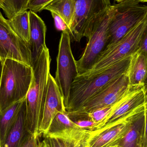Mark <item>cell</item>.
I'll list each match as a JSON object with an SVG mask.
<instances>
[{"instance_id": "34", "label": "cell", "mask_w": 147, "mask_h": 147, "mask_svg": "<svg viewBox=\"0 0 147 147\" xmlns=\"http://www.w3.org/2000/svg\"><path fill=\"white\" fill-rule=\"evenodd\" d=\"M40 147H45L41 142H40Z\"/></svg>"}, {"instance_id": "13", "label": "cell", "mask_w": 147, "mask_h": 147, "mask_svg": "<svg viewBox=\"0 0 147 147\" xmlns=\"http://www.w3.org/2000/svg\"><path fill=\"white\" fill-rule=\"evenodd\" d=\"M65 111L63 97L54 78L50 73L42 104L39 137L47 132L51 121L58 113Z\"/></svg>"}, {"instance_id": "22", "label": "cell", "mask_w": 147, "mask_h": 147, "mask_svg": "<svg viewBox=\"0 0 147 147\" xmlns=\"http://www.w3.org/2000/svg\"><path fill=\"white\" fill-rule=\"evenodd\" d=\"M2 9L5 15L10 20L18 14L28 10L29 0H3Z\"/></svg>"}, {"instance_id": "16", "label": "cell", "mask_w": 147, "mask_h": 147, "mask_svg": "<svg viewBox=\"0 0 147 147\" xmlns=\"http://www.w3.org/2000/svg\"><path fill=\"white\" fill-rule=\"evenodd\" d=\"M28 12L29 44L33 65L39 58L43 49L47 47L45 43L47 28L45 22L36 13L31 10Z\"/></svg>"}, {"instance_id": "33", "label": "cell", "mask_w": 147, "mask_h": 147, "mask_svg": "<svg viewBox=\"0 0 147 147\" xmlns=\"http://www.w3.org/2000/svg\"><path fill=\"white\" fill-rule=\"evenodd\" d=\"M115 1H116L118 3H121V2L122 1V0H114Z\"/></svg>"}, {"instance_id": "12", "label": "cell", "mask_w": 147, "mask_h": 147, "mask_svg": "<svg viewBox=\"0 0 147 147\" xmlns=\"http://www.w3.org/2000/svg\"><path fill=\"white\" fill-rule=\"evenodd\" d=\"M146 104H147L146 86L138 87L129 86L124 96L113 105L110 113L92 130L104 127Z\"/></svg>"}, {"instance_id": "25", "label": "cell", "mask_w": 147, "mask_h": 147, "mask_svg": "<svg viewBox=\"0 0 147 147\" xmlns=\"http://www.w3.org/2000/svg\"><path fill=\"white\" fill-rule=\"evenodd\" d=\"M53 1L54 0H29L28 9L35 13L41 12Z\"/></svg>"}, {"instance_id": "29", "label": "cell", "mask_w": 147, "mask_h": 147, "mask_svg": "<svg viewBox=\"0 0 147 147\" xmlns=\"http://www.w3.org/2000/svg\"><path fill=\"white\" fill-rule=\"evenodd\" d=\"M130 2L135 3H146L147 2V0H122L121 2Z\"/></svg>"}, {"instance_id": "6", "label": "cell", "mask_w": 147, "mask_h": 147, "mask_svg": "<svg viewBox=\"0 0 147 147\" xmlns=\"http://www.w3.org/2000/svg\"><path fill=\"white\" fill-rule=\"evenodd\" d=\"M115 11L108 26V45L119 41L135 26L147 18V7L138 3L114 4Z\"/></svg>"}, {"instance_id": "21", "label": "cell", "mask_w": 147, "mask_h": 147, "mask_svg": "<svg viewBox=\"0 0 147 147\" xmlns=\"http://www.w3.org/2000/svg\"><path fill=\"white\" fill-rule=\"evenodd\" d=\"M9 22L15 32L25 42L29 43V12L28 10L18 14Z\"/></svg>"}, {"instance_id": "23", "label": "cell", "mask_w": 147, "mask_h": 147, "mask_svg": "<svg viewBox=\"0 0 147 147\" xmlns=\"http://www.w3.org/2000/svg\"><path fill=\"white\" fill-rule=\"evenodd\" d=\"M43 138L41 142L45 147H74L79 141L68 140L52 136H43Z\"/></svg>"}, {"instance_id": "4", "label": "cell", "mask_w": 147, "mask_h": 147, "mask_svg": "<svg viewBox=\"0 0 147 147\" xmlns=\"http://www.w3.org/2000/svg\"><path fill=\"white\" fill-rule=\"evenodd\" d=\"M147 30V18L131 29L116 43L107 46L92 68L83 76L99 73L138 51L144 33Z\"/></svg>"}, {"instance_id": "28", "label": "cell", "mask_w": 147, "mask_h": 147, "mask_svg": "<svg viewBox=\"0 0 147 147\" xmlns=\"http://www.w3.org/2000/svg\"><path fill=\"white\" fill-rule=\"evenodd\" d=\"M22 147H40V142L39 138L30 136Z\"/></svg>"}, {"instance_id": "31", "label": "cell", "mask_w": 147, "mask_h": 147, "mask_svg": "<svg viewBox=\"0 0 147 147\" xmlns=\"http://www.w3.org/2000/svg\"><path fill=\"white\" fill-rule=\"evenodd\" d=\"M2 68V63L1 61L0 60V77H1V74Z\"/></svg>"}, {"instance_id": "27", "label": "cell", "mask_w": 147, "mask_h": 147, "mask_svg": "<svg viewBox=\"0 0 147 147\" xmlns=\"http://www.w3.org/2000/svg\"><path fill=\"white\" fill-rule=\"evenodd\" d=\"M137 52L147 56V30L144 33Z\"/></svg>"}, {"instance_id": "3", "label": "cell", "mask_w": 147, "mask_h": 147, "mask_svg": "<svg viewBox=\"0 0 147 147\" xmlns=\"http://www.w3.org/2000/svg\"><path fill=\"white\" fill-rule=\"evenodd\" d=\"M33 77L31 66L13 59L3 62L0 77V112L25 99Z\"/></svg>"}, {"instance_id": "14", "label": "cell", "mask_w": 147, "mask_h": 147, "mask_svg": "<svg viewBox=\"0 0 147 147\" xmlns=\"http://www.w3.org/2000/svg\"><path fill=\"white\" fill-rule=\"evenodd\" d=\"M85 131L71 121L65 111L59 112L54 117L47 131L42 135L78 141L83 138Z\"/></svg>"}, {"instance_id": "18", "label": "cell", "mask_w": 147, "mask_h": 147, "mask_svg": "<svg viewBox=\"0 0 147 147\" xmlns=\"http://www.w3.org/2000/svg\"><path fill=\"white\" fill-rule=\"evenodd\" d=\"M147 56L136 52L132 55L127 71L129 86L142 87L146 86Z\"/></svg>"}, {"instance_id": "10", "label": "cell", "mask_w": 147, "mask_h": 147, "mask_svg": "<svg viewBox=\"0 0 147 147\" xmlns=\"http://www.w3.org/2000/svg\"><path fill=\"white\" fill-rule=\"evenodd\" d=\"M6 59L33 66L29 43L15 32L0 11V60L3 63Z\"/></svg>"}, {"instance_id": "11", "label": "cell", "mask_w": 147, "mask_h": 147, "mask_svg": "<svg viewBox=\"0 0 147 147\" xmlns=\"http://www.w3.org/2000/svg\"><path fill=\"white\" fill-rule=\"evenodd\" d=\"M129 88L127 72L123 74L88 99L77 111L78 114H89L94 111L113 106Z\"/></svg>"}, {"instance_id": "5", "label": "cell", "mask_w": 147, "mask_h": 147, "mask_svg": "<svg viewBox=\"0 0 147 147\" xmlns=\"http://www.w3.org/2000/svg\"><path fill=\"white\" fill-rule=\"evenodd\" d=\"M75 16L69 32L71 40H87L100 17L111 6L110 0H73Z\"/></svg>"}, {"instance_id": "17", "label": "cell", "mask_w": 147, "mask_h": 147, "mask_svg": "<svg viewBox=\"0 0 147 147\" xmlns=\"http://www.w3.org/2000/svg\"><path fill=\"white\" fill-rule=\"evenodd\" d=\"M25 99L14 126L9 132L1 147H22L31 135L27 129L26 123Z\"/></svg>"}, {"instance_id": "30", "label": "cell", "mask_w": 147, "mask_h": 147, "mask_svg": "<svg viewBox=\"0 0 147 147\" xmlns=\"http://www.w3.org/2000/svg\"><path fill=\"white\" fill-rule=\"evenodd\" d=\"M3 0H0V9H2L3 7Z\"/></svg>"}, {"instance_id": "7", "label": "cell", "mask_w": 147, "mask_h": 147, "mask_svg": "<svg viewBox=\"0 0 147 147\" xmlns=\"http://www.w3.org/2000/svg\"><path fill=\"white\" fill-rule=\"evenodd\" d=\"M115 11L114 5H111L94 27L83 55L76 61L78 75H82L89 70L108 45V26Z\"/></svg>"}, {"instance_id": "35", "label": "cell", "mask_w": 147, "mask_h": 147, "mask_svg": "<svg viewBox=\"0 0 147 147\" xmlns=\"http://www.w3.org/2000/svg\"><path fill=\"white\" fill-rule=\"evenodd\" d=\"M113 147H120L118 146H114Z\"/></svg>"}, {"instance_id": "20", "label": "cell", "mask_w": 147, "mask_h": 147, "mask_svg": "<svg viewBox=\"0 0 147 147\" xmlns=\"http://www.w3.org/2000/svg\"><path fill=\"white\" fill-rule=\"evenodd\" d=\"M43 10H48L58 15L65 22L69 31L75 16L73 0H54Z\"/></svg>"}, {"instance_id": "15", "label": "cell", "mask_w": 147, "mask_h": 147, "mask_svg": "<svg viewBox=\"0 0 147 147\" xmlns=\"http://www.w3.org/2000/svg\"><path fill=\"white\" fill-rule=\"evenodd\" d=\"M147 105L132 122L127 133L117 146L120 147H147Z\"/></svg>"}, {"instance_id": "24", "label": "cell", "mask_w": 147, "mask_h": 147, "mask_svg": "<svg viewBox=\"0 0 147 147\" xmlns=\"http://www.w3.org/2000/svg\"><path fill=\"white\" fill-rule=\"evenodd\" d=\"M112 107L113 106L99 109L89 114H86L88 115L89 117L93 122L97 123L98 125V123L103 121L105 117L110 113L112 110Z\"/></svg>"}, {"instance_id": "26", "label": "cell", "mask_w": 147, "mask_h": 147, "mask_svg": "<svg viewBox=\"0 0 147 147\" xmlns=\"http://www.w3.org/2000/svg\"><path fill=\"white\" fill-rule=\"evenodd\" d=\"M51 13L54 20L55 27L57 30L61 31L62 32L68 31V27L64 20L55 13L53 12H51Z\"/></svg>"}, {"instance_id": "1", "label": "cell", "mask_w": 147, "mask_h": 147, "mask_svg": "<svg viewBox=\"0 0 147 147\" xmlns=\"http://www.w3.org/2000/svg\"><path fill=\"white\" fill-rule=\"evenodd\" d=\"M132 56L127 57L105 69L90 76L78 75L70 89L66 111L73 112L110 82L127 71Z\"/></svg>"}, {"instance_id": "19", "label": "cell", "mask_w": 147, "mask_h": 147, "mask_svg": "<svg viewBox=\"0 0 147 147\" xmlns=\"http://www.w3.org/2000/svg\"><path fill=\"white\" fill-rule=\"evenodd\" d=\"M25 99L14 103L0 112V147L16 121Z\"/></svg>"}, {"instance_id": "9", "label": "cell", "mask_w": 147, "mask_h": 147, "mask_svg": "<svg viewBox=\"0 0 147 147\" xmlns=\"http://www.w3.org/2000/svg\"><path fill=\"white\" fill-rule=\"evenodd\" d=\"M145 105L100 129L85 130L80 140L79 147H113L117 146L127 133L136 115Z\"/></svg>"}, {"instance_id": "32", "label": "cell", "mask_w": 147, "mask_h": 147, "mask_svg": "<svg viewBox=\"0 0 147 147\" xmlns=\"http://www.w3.org/2000/svg\"><path fill=\"white\" fill-rule=\"evenodd\" d=\"M80 141L78 142L76 144H75V146H74V147H79L80 146Z\"/></svg>"}, {"instance_id": "2", "label": "cell", "mask_w": 147, "mask_h": 147, "mask_svg": "<svg viewBox=\"0 0 147 147\" xmlns=\"http://www.w3.org/2000/svg\"><path fill=\"white\" fill-rule=\"evenodd\" d=\"M51 62L49 49L45 47L32 66L33 77L25 98L26 126L28 133L36 138H39L41 114Z\"/></svg>"}, {"instance_id": "8", "label": "cell", "mask_w": 147, "mask_h": 147, "mask_svg": "<svg viewBox=\"0 0 147 147\" xmlns=\"http://www.w3.org/2000/svg\"><path fill=\"white\" fill-rule=\"evenodd\" d=\"M71 41L69 32H62L59 45L57 70L54 78L63 97L65 109L70 96L71 85L78 74L76 60L71 47Z\"/></svg>"}]
</instances>
